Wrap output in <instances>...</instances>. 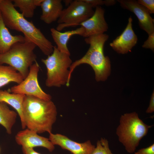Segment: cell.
<instances>
[{
    "instance_id": "cell-1",
    "label": "cell",
    "mask_w": 154,
    "mask_h": 154,
    "mask_svg": "<svg viewBox=\"0 0 154 154\" xmlns=\"http://www.w3.org/2000/svg\"><path fill=\"white\" fill-rule=\"evenodd\" d=\"M23 129L27 128L37 133H52L57 115V109L51 100L25 95L23 106Z\"/></svg>"
},
{
    "instance_id": "cell-2",
    "label": "cell",
    "mask_w": 154,
    "mask_h": 154,
    "mask_svg": "<svg viewBox=\"0 0 154 154\" xmlns=\"http://www.w3.org/2000/svg\"><path fill=\"white\" fill-rule=\"evenodd\" d=\"M0 12L6 26L22 32L25 40L34 43L45 55L52 52L54 46L51 43L32 22L27 21L16 9L12 0H1Z\"/></svg>"
},
{
    "instance_id": "cell-3",
    "label": "cell",
    "mask_w": 154,
    "mask_h": 154,
    "mask_svg": "<svg viewBox=\"0 0 154 154\" xmlns=\"http://www.w3.org/2000/svg\"><path fill=\"white\" fill-rule=\"evenodd\" d=\"M108 38V35L104 33L85 38V42L90 45V47L83 56L71 64L69 68L70 81L74 70L78 66L84 64H88L92 68L97 81H104L107 79L110 73V62L108 57L104 55V47Z\"/></svg>"
},
{
    "instance_id": "cell-4",
    "label": "cell",
    "mask_w": 154,
    "mask_h": 154,
    "mask_svg": "<svg viewBox=\"0 0 154 154\" xmlns=\"http://www.w3.org/2000/svg\"><path fill=\"white\" fill-rule=\"evenodd\" d=\"M151 126L145 123L136 112L126 113L120 117L116 134L127 152L133 153Z\"/></svg>"
},
{
    "instance_id": "cell-5",
    "label": "cell",
    "mask_w": 154,
    "mask_h": 154,
    "mask_svg": "<svg viewBox=\"0 0 154 154\" xmlns=\"http://www.w3.org/2000/svg\"><path fill=\"white\" fill-rule=\"evenodd\" d=\"M36 46L29 41L17 42L8 51L0 54V64H6L12 67L24 79L29 73V68L37 62V56L34 52Z\"/></svg>"
},
{
    "instance_id": "cell-6",
    "label": "cell",
    "mask_w": 154,
    "mask_h": 154,
    "mask_svg": "<svg viewBox=\"0 0 154 154\" xmlns=\"http://www.w3.org/2000/svg\"><path fill=\"white\" fill-rule=\"evenodd\" d=\"M70 56L60 52L54 46L52 53L46 59H41L47 70L46 86L58 87L65 84L69 86V68L72 63Z\"/></svg>"
},
{
    "instance_id": "cell-7",
    "label": "cell",
    "mask_w": 154,
    "mask_h": 154,
    "mask_svg": "<svg viewBox=\"0 0 154 154\" xmlns=\"http://www.w3.org/2000/svg\"><path fill=\"white\" fill-rule=\"evenodd\" d=\"M94 12L90 5L83 0L73 1L63 9L56 29L60 31L66 27L79 25L91 17Z\"/></svg>"
},
{
    "instance_id": "cell-8",
    "label": "cell",
    "mask_w": 154,
    "mask_h": 154,
    "mask_svg": "<svg viewBox=\"0 0 154 154\" xmlns=\"http://www.w3.org/2000/svg\"><path fill=\"white\" fill-rule=\"evenodd\" d=\"M39 68L37 62L34 63L30 67L27 77L19 84L11 87L8 91L13 94L33 96L45 100H51V96L44 92L39 85L38 76Z\"/></svg>"
},
{
    "instance_id": "cell-9",
    "label": "cell",
    "mask_w": 154,
    "mask_h": 154,
    "mask_svg": "<svg viewBox=\"0 0 154 154\" xmlns=\"http://www.w3.org/2000/svg\"><path fill=\"white\" fill-rule=\"evenodd\" d=\"M123 8L135 14L139 20L140 28L145 31L148 35L154 33V20L149 11L143 6L134 0H118Z\"/></svg>"
},
{
    "instance_id": "cell-10",
    "label": "cell",
    "mask_w": 154,
    "mask_h": 154,
    "mask_svg": "<svg viewBox=\"0 0 154 154\" xmlns=\"http://www.w3.org/2000/svg\"><path fill=\"white\" fill-rule=\"evenodd\" d=\"M49 134L48 139L53 145H58L73 154H91L95 147L90 140L79 143L60 134L51 133Z\"/></svg>"
},
{
    "instance_id": "cell-11",
    "label": "cell",
    "mask_w": 154,
    "mask_h": 154,
    "mask_svg": "<svg viewBox=\"0 0 154 154\" xmlns=\"http://www.w3.org/2000/svg\"><path fill=\"white\" fill-rule=\"evenodd\" d=\"M132 21L130 16L123 31L110 44L112 48L119 54L127 53L137 43L138 38L133 29Z\"/></svg>"
},
{
    "instance_id": "cell-12",
    "label": "cell",
    "mask_w": 154,
    "mask_h": 154,
    "mask_svg": "<svg viewBox=\"0 0 154 154\" xmlns=\"http://www.w3.org/2000/svg\"><path fill=\"white\" fill-rule=\"evenodd\" d=\"M17 144L22 147L33 148L42 147L52 152L55 148L54 145L46 137L39 135L36 132L27 128L19 132L15 136Z\"/></svg>"
},
{
    "instance_id": "cell-13",
    "label": "cell",
    "mask_w": 154,
    "mask_h": 154,
    "mask_svg": "<svg viewBox=\"0 0 154 154\" xmlns=\"http://www.w3.org/2000/svg\"><path fill=\"white\" fill-rule=\"evenodd\" d=\"M105 11L101 6L96 7L93 15L79 25L83 27L85 31L83 37L104 33L108 29L104 16Z\"/></svg>"
},
{
    "instance_id": "cell-14",
    "label": "cell",
    "mask_w": 154,
    "mask_h": 154,
    "mask_svg": "<svg viewBox=\"0 0 154 154\" xmlns=\"http://www.w3.org/2000/svg\"><path fill=\"white\" fill-rule=\"evenodd\" d=\"M40 6L42 11L40 19L48 24L58 20L63 9L61 0H43Z\"/></svg>"
},
{
    "instance_id": "cell-15",
    "label": "cell",
    "mask_w": 154,
    "mask_h": 154,
    "mask_svg": "<svg viewBox=\"0 0 154 154\" xmlns=\"http://www.w3.org/2000/svg\"><path fill=\"white\" fill-rule=\"evenodd\" d=\"M51 34L53 40L56 45V47L60 52L70 55V52L67 46L69 39L72 36L78 35L83 36L85 30L81 26L74 30L61 32L54 28L50 29Z\"/></svg>"
},
{
    "instance_id": "cell-16",
    "label": "cell",
    "mask_w": 154,
    "mask_h": 154,
    "mask_svg": "<svg viewBox=\"0 0 154 154\" xmlns=\"http://www.w3.org/2000/svg\"><path fill=\"white\" fill-rule=\"evenodd\" d=\"M25 41L24 37L21 35H11L4 23L0 12V54L8 51L15 43Z\"/></svg>"
},
{
    "instance_id": "cell-17",
    "label": "cell",
    "mask_w": 154,
    "mask_h": 154,
    "mask_svg": "<svg viewBox=\"0 0 154 154\" xmlns=\"http://www.w3.org/2000/svg\"><path fill=\"white\" fill-rule=\"evenodd\" d=\"M25 95L13 94L6 90H0V102L10 105L16 110L20 117L21 127L23 125V106Z\"/></svg>"
},
{
    "instance_id": "cell-18",
    "label": "cell",
    "mask_w": 154,
    "mask_h": 154,
    "mask_svg": "<svg viewBox=\"0 0 154 154\" xmlns=\"http://www.w3.org/2000/svg\"><path fill=\"white\" fill-rule=\"evenodd\" d=\"M17 114L11 110L6 103L0 102V124L5 129L7 133L11 134L15 124Z\"/></svg>"
},
{
    "instance_id": "cell-19",
    "label": "cell",
    "mask_w": 154,
    "mask_h": 154,
    "mask_svg": "<svg viewBox=\"0 0 154 154\" xmlns=\"http://www.w3.org/2000/svg\"><path fill=\"white\" fill-rule=\"evenodd\" d=\"M23 80L22 75L12 67L0 64V88L11 82L19 84Z\"/></svg>"
},
{
    "instance_id": "cell-20",
    "label": "cell",
    "mask_w": 154,
    "mask_h": 154,
    "mask_svg": "<svg viewBox=\"0 0 154 154\" xmlns=\"http://www.w3.org/2000/svg\"><path fill=\"white\" fill-rule=\"evenodd\" d=\"M43 0H14V7L19 8L21 13L25 17L31 18L34 15L36 7L40 6Z\"/></svg>"
},
{
    "instance_id": "cell-21",
    "label": "cell",
    "mask_w": 154,
    "mask_h": 154,
    "mask_svg": "<svg viewBox=\"0 0 154 154\" xmlns=\"http://www.w3.org/2000/svg\"><path fill=\"white\" fill-rule=\"evenodd\" d=\"M91 154H113L110 149L108 140L102 138L98 140Z\"/></svg>"
},
{
    "instance_id": "cell-22",
    "label": "cell",
    "mask_w": 154,
    "mask_h": 154,
    "mask_svg": "<svg viewBox=\"0 0 154 154\" xmlns=\"http://www.w3.org/2000/svg\"><path fill=\"white\" fill-rule=\"evenodd\" d=\"M137 1L147 9L150 14L154 13V0H138Z\"/></svg>"
},
{
    "instance_id": "cell-23",
    "label": "cell",
    "mask_w": 154,
    "mask_h": 154,
    "mask_svg": "<svg viewBox=\"0 0 154 154\" xmlns=\"http://www.w3.org/2000/svg\"><path fill=\"white\" fill-rule=\"evenodd\" d=\"M142 46L143 48H149L154 51V33L148 35L147 39L144 42Z\"/></svg>"
},
{
    "instance_id": "cell-24",
    "label": "cell",
    "mask_w": 154,
    "mask_h": 154,
    "mask_svg": "<svg viewBox=\"0 0 154 154\" xmlns=\"http://www.w3.org/2000/svg\"><path fill=\"white\" fill-rule=\"evenodd\" d=\"M134 154H154V144L149 147L141 148L137 152H135Z\"/></svg>"
},
{
    "instance_id": "cell-25",
    "label": "cell",
    "mask_w": 154,
    "mask_h": 154,
    "mask_svg": "<svg viewBox=\"0 0 154 154\" xmlns=\"http://www.w3.org/2000/svg\"><path fill=\"white\" fill-rule=\"evenodd\" d=\"M84 1L89 3L92 7H96L104 5V0H83Z\"/></svg>"
},
{
    "instance_id": "cell-26",
    "label": "cell",
    "mask_w": 154,
    "mask_h": 154,
    "mask_svg": "<svg viewBox=\"0 0 154 154\" xmlns=\"http://www.w3.org/2000/svg\"><path fill=\"white\" fill-rule=\"evenodd\" d=\"M154 111V91L151 95L149 106L146 111L147 113H151Z\"/></svg>"
},
{
    "instance_id": "cell-27",
    "label": "cell",
    "mask_w": 154,
    "mask_h": 154,
    "mask_svg": "<svg viewBox=\"0 0 154 154\" xmlns=\"http://www.w3.org/2000/svg\"><path fill=\"white\" fill-rule=\"evenodd\" d=\"M22 150L24 154H41L35 151L33 148L22 147Z\"/></svg>"
},
{
    "instance_id": "cell-28",
    "label": "cell",
    "mask_w": 154,
    "mask_h": 154,
    "mask_svg": "<svg viewBox=\"0 0 154 154\" xmlns=\"http://www.w3.org/2000/svg\"><path fill=\"white\" fill-rule=\"evenodd\" d=\"M104 5L107 6H112L114 5L116 2L115 0H104Z\"/></svg>"
},
{
    "instance_id": "cell-29",
    "label": "cell",
    "mask_w": 154,
    "mask_h": 154,
    "mask_svg": "<svg viewBox=\"0 0 154 154\" xmlns=\"http://www.w3.org/2000/svg\"><path fill=\"white\" fill-rule=\"evenodd\" d=\"M72 0H64L63 1L64 2L65 5L66 6L67 5L68 6L72 1Z\"/></svg>"
},
{
    "instance_id": "cell-30",
    "label": "cell",
    "mask_w": 154,
    "mask_h": 154,
    "mask_svg": "<svg viewBox=\"0 0 154 154\" xmlns=\"http://www.w3.org/2000/svg\"><path fill=\"white\" fill-rule=\"evenodd\" d=\"M1 0H0V2Z\"/></svg>"
}]
</instances>
